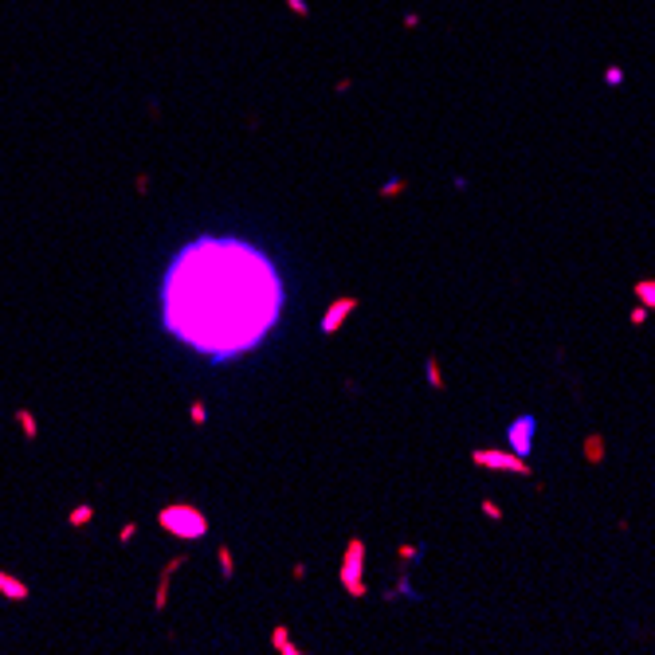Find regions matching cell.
<instances>
[{"label":"cell","instance_id":"obj_1","mask_svg":"<svg viewBox=\"0 0 655 655\" xmlns=\"http://www.w3.org/2000/svg\"><path fill=\"white\" fill-rule=\"evenodd\" d=\"M283 310L279 271L244 239L205 236L181 247L161 283V322L212 361L247 354Z\"/></svg>","mask_w":655,"mask_h":655},{"label":"cell","instance_id":"obj_2","mask_svg":"<svg viewBox=\"0 0 655 655\" xmlns=\"http://www.w3.org/2000/svg\"><path fill=\"white\" fill-rule=\"evenodd\" d=\"M158 522L169 530V534H177V537H200V534L208 530L205 514L192 510V506H165Z\"/></svg>","mask_w":655,"mask_h":655},{"label":"cell","instance_id":"obj_3","mask_svg":"<svg viewBox=\"0 0 655 655\" xmlns=\"http://www.w3.org/2000/svg\"><path fill=\"white\" fill-rule=\"evenodd\" d=\"M475 467H487V471H514V475H530V463L522 455H510V451H490V448H475L471 451Z\"/></svg>","mask_w":655,"mask_h":655},{"label":"cell","instance_id":"obj_4","mask_svg":"<svg viewBox=\"0 0 655 655\" xmlns=\"http://www.w3.org/2000/svg\"><path fill=\"white\" fill-rule=\"evenodd\" d=\"M534 428H537V420H534V416H518L510 428H506V435H510V448H514V455L530 459V448H534Z\"/></svg>","mask_w":655,"mask_h":655},{"label":"cell","instance_id":"obj_5","mask_svg":"<svg viewBox=\"0 0 655 655\" xmlns=\"http://www.w3.org/2000/svg\"><path fill=\"white\" fill-rule=\"evenodd\" d=\"M341 581H346V589L354 592V597H361L365 584H361V542H349V553H346V569H341Z\"/></svg>","mask_w":655,"mask_h":655},{"label":"cell","instance_id":"obj_6","mask_svg":"<svg viewBox=\"0 0 655 655\" xmlns=\"http://www.w3.org/2000/svg\"><path fill=\"white\" fill-rule=\"evenodd\" d=\"M354 306H357L354 299H338V302L330 306V314L322 318V330H326V334H334V330L341 326V318H349V314H354Z\"/></svg>","mask_w":655,"mask_h":655},{"label":"cell","instance_id":"obj_7","mask_svg":"<svg viewBox=\"0 0 655 655\" xmlns=\"http://www.w3.org/2000/svg\"><path fill=\"white\" fill-rule=\"evenodd\" d=\"M631 294H636L647 310H655V279H639V283L631 287Z\"/></svg>","mask_w":655,"mask_h":655},{"label":"cell","instance_id":"obj_8","mask_svg":"<svg viewBox=\"0 0 655 655\" xmlns=\"http://www.w3.org/2000/svg\"><path fill=\"white\" fill-rule=\"evenodd\" d=\"M584 459L589 463H604V440L600 435H584Z\"/></svg>","mask_w":655,"mask_h":655},{"label":"cell","instance_id":"obj_9","mask_svg":"<svg viewBox=\"0 0 655 655\" xmlns=\"http://www.w3.org/2000/svg\"><path fill=\"white\" fill-rule=\"evenodd\" d=\"M0 592H9L12 600H24L28 597V584H20L16 577H4V573H0Z\"/></svg>","mask_w":655,"mask_h":655},{"label":"cell","instance_id":"obj_10","mask_svg":"<svg viewBox=\"0 0 655 655\" xmlns=\"http://www.w3.org/2000/svg\"><path fill=\"white\" fill-rule=\"evenodd\" d=\"M428 381H432V388H443V373H440V361H428Z\"/></svg>","mask_w":655,"mask_h":655},{"label":"cell","instance_id":"obj_11","mask_svg":"<svg viewBox=\"0 0 655 655\" xmlns=\"http://www.w3.org/2000/svg\"><path fill=\"white\" fill-rule=\"evenodd\" d=\"M483 514H487L490 522H502V506H498V502H490V498H483Z\"/></svg>","mask_w":655,"mask_h":655},{"label":"cell","instance_id":"obj_12","mask_svg":"<svg viewBox=\"0 0 655 655\" xmlns=\"http://www.w3.org/2000/svg\"><path fill=\"white\" fill-rule=\"evenodd\" d=\"M16 416H20V424H24V435H28V440H36V416H32V412H16Z\"/></svg>","mask_w":655,"mask_h":655},{"label":"cell","instance_id":"obj_13","mask_svg":"<svg viewBox=\"0 0 655 655\" xmlns=\"http://www.w3.org/2000/svg\"><path fill=\"white\" fill-rule=\"evenodd\" d=\"M91 506H79V510H71V526H83V522H91Z\"/></svg>","mask_w":655,"mask_h":655},{"label":"cell","instance_id":"obj_14","mask_svg":"<svg viewBox=\"0 0 655 655\" xmlns=\"http://www.w3.org/2000/svg\"><path fill=\"white\" fill-rule=\"evenodd\" d=\"M604 83H608V87H620V83H624V71H620V67H608V71H604Z\"/></svg>","mask_w":655,"mask_h":655},{"label":"cell","instance_id":"obj_15","mask_svg":"<svg viewBox=\"0 0 655 655\" xmlns=\"http://www.w3.org/2000/svg\"><path fill=\"white\" fill-rule=\"evenodd\" d=\"M404 189H408V185H404V181H388V185H385V189H381V192H385V197H396V192H404Z\"/></svg>","mask_w":655,"mask_h":655},{"label":"cell","instance_id":"obj_16","mask_svg":"<svg viewBox=\"0 0 655 655\" xmlns=\"http://www.w3.org/2000/svg\"><path fill=\"white\" fill-rule=\"evenodd\" d=\"M275 644H279V651H299V647H291V644H287V631H283V628L275 631Z\"/></svg>","mask_w":655,"mask_h":655},{"label":"cell","instance_id":"obj_17","mask_svg":"<svg viewBox=\"0 0 655 655\" xmlns=\"http://www.w3.org/2000/svg\"><path fill=\"white\" fill-rule=\"evenodd\" d=\"M628 318H631V322L639 326V322H644V318H647V306H631V314H628Z\"/></svg>","mask_w":655,"mask_h":655},{"label":"cell","instance_id":"obj_18","mask_svg":"<svg viewBox=\"0 0 655 655\" xmlns=\"http://www.w3.org/2000/svg\"><path fill=\"white\" fill-rule=\"evenodd\" d=\"M220 565H224V577H232V553L220 550Z\"/></svg>","mask_w":655,"mask_h":655},{"label":"cell","instance_id":"obj_19","mask_svg":"<svg viewBox=\"0 0 655 655\" xmlns=\"http://www.w3.org/2000/svg\"><path fill=\"white\" fill-rule=\"evenodd\" d=\"M192 424H205V404H192Z\"/></svg>","mask_w":655,"mask_h":655}]
</instances>
